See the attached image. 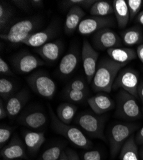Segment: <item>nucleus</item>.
Returning a JSON list of instances; mask_svg holds the SVG:
<instances>
[{
  "instance_id": "obj_1",
  "label": "nucleus",
  "mask_w": 143,
  "mask_h": 160,
  "mask_svg": "<svg viewBox=\"0 0 143 160\" xmlns=\"http://www.w3.org/2000/svg\"><path fill=\"white\" fill-rule=\"evenodd\" d=\"M112 60L104 58L99 62L96 73L93 78L92 88L94 92H105L110 93L119 72L126 65Z\"/></svg>"
},
{
  "instance_id": "obj_2",
  "label": "nucleus",
  "mask_w": 143,
  "mask_h": 160,
  "mask_svg": "<svg viewBox=\"0 0 143 160\" xmlns=\"http://www.w3.org/2000/svg\"><path fill=\"white\" fill-rule=\"evenodd\" d=\"M48 109L51 126L57 133L66 138L70 142L80 148L89 149L93 148V143L84 135L82 131L76 127L60 121L49 104L48 105Z\"/></svg>"
},
{
  "instance_id": "obj_3",
  "label": "nucleus",
  "mask_w": 143,
  "mask_h": 160,
  "mask_svg": "<svg viewBox=\"0 0 143 160\" xmlns=\"http://www.w3.org/2000/svg\"><path fill=\"white\" fill-rule=\"evenodd\" d=\"M43 23L39 17H33L14 24L6 33H2L1 38L11 43H23L30 36L36 33Z\"/></svg>"
},
{
  "instance_id": "obj_4",
  "label": "nucleus",
  "mask_w": 143,
  "mask_h": 160,
  "mask_svg": "<svg viewBox=\"0 0 143 160\" xmlns=\"http://www.w3.org/2000/svg\"><path fill=\"white\" fill-rule=\"evenodd\" d=\"M138 125L132 123H119L115 124L110 129L109 135L110 151L112 158H115L122 148L125 142L130 137Z\"/></svg>"
},
{
  "instance_id": "obj_5",
  "label": "nucleus",
  "mask_w": 143,
  "mask_h": 160,
  "mask_svg": "<svg viewBox=\"0 0 143 160\" xmlns=\"http://www.w3.org/2000/svg\"><path fill=\"white\" fill-rule=\"evenodd\" d=\"M115 115L121 118L134 121L141 117V113L136 98L124 90L121 89L117 96Z\"/></svg>"
},
{
  "instance_id": "obj_6",
  "label": "nucleus",
  "mask_w": 143,
  "mask_h": 160,
  "mask_svg": "<svg viewBox=\"0 0 143 160\" xmlns=\"http://www.w3.org/2000/svg\"><path fill=\"white\" fill-rule=\"evenodd\" d=\"M27 81L33 91L38 96L48 99L54 97L57 90L56 84L46 73L37 71L30 75Z\"/></svg>"
},
{
  "instance_id": "obj_7",
  "label": "nucleus",
  "mask_w": 143,
  "mask_h": 160,
  "mask_svg": "<svg viewBox=\"0 0 143 160\" xmlns=\"http://www.w3.org/2000/svg\"><path fill=\"white\" fill-rule=\"evenodd\" d=\"M105 118L90 113L84 112L77 117L76 122L87 134L93 138L105 141L104 135Z\"/></svg>"
},
{
  "instance_id": "obj_8",
  "label": "nucleus",
  "mask_w": 143,
  "mask_h": 160,
  "mask_svg": "<svg viewBox=\"0 0 143 160\" xmlns=\"http://www.w3.org/2000/svg\"><path fill=\"white\" fill-rule=\"evenodd\" d=\"M139 74L133 68H123L117 76L112 86L113 90L121 88L136 99L139 98L137 88L139 84Z\"/></svg>"
},
{
  "instance_id": "obj_9",
  "label": "nucleus",
  "mask_w": 143,
  "mask_h": 160,
  "mask_svg": "<svg viewBox=\"0 0 143 160\" xmlns=\"http://www.w3.org/2000/svg\"><path fill=\"white\" fill-rule=\"evenodd\" d=\"M98 56L99 53L87 40H84L82 49V59L87 81L89 84L92 83L96 71Z\"/></svg>"
},
{
  "instance_id": "obj_10",
  "label": "nucleus",
  "mask_w": 143,
  "mask_h": 160,
  "mask_svg": "<svg viewBox=\"0 0 143 160\" xmlns=\"http://www.w3.org/2000/svg\"><path fill=\"white\" fill-rule=\"evenodd\" d=\"M93 42L96 49L107 51L109 49L121 47V38L115 32L106 28L94 33Z\"/></svg>"
},
{
  "instance_id": "obj_11",
  "label": "nucleus",
  "mask_w": 143,
  "mask_h": 160,
  "mask_svg": "<svg viewBox=\"0 0 143 160\" xmlns=\"http://www.w3.org/2000/svg\"><path fill=\"white\" fill-rule=\"evenodd\" d=\"M114 25L115 21L112 17L93 16L82 20L78 30L81 35H88L101 29L112 27Z\"/></svg>"
},
{
  "instance_id": "obj_12",
  "label": "nucleus",
  "mask_w": 143,
  "mask_h": 160,
  "mask_svg": "<svg viewBox=\"0 0 143 160\" xmlns=\"http://www.w3.org/2000/svg\"><path fill=\"white\" fill-rule=\"evenodd\" d=\"M12 63L18 72L27 74L44 65L45 62L30 52H23L12 58Z\"/></svg>"
},
{
  "instance_id": "obj_13",
  "label": "nucleus",
  "mask_w": 143,
  "mask_h": 160,
  "mask_svg": "<svg viewBox=\"0 0 143 160\" xmlns=\"http://www.w3.org/2000/svg\"><path fill=\"white\" fill-rule=\"evenodd\" d=\"M0 155L3 159L7 160L27 159L26 145H24L19 137L16 135L8 144L2 149Z\"/></svg>"
},
{
  "instance_id": "obj_14",
  "label": "nucleus",
  "mask_w": 143,
  "mask_h": 160,
  "mask_svg": "<svg viewBox=\"0 0 143 160\" xmlns=\"http://www.w3.org/2000/svg\"><path fill=\"white\" fill-rule=\"evenodd\" d=\"M30 98L29 92L27 90L23 89L12 96L6 104L8 117L10 118H15L27 103Z\"/></svg>"
},
{
  "instance_id": "obj_15",
  "label": "nucleus",
  "mask_w": 143,
  "mask_h": 160,
  "mask_svg": "<svg viewBox=\"0 0 143 160\" xmlns=\"http://www.w3.org/2000/svg\"><path fill=\"white\" fill-rule=\"evenodd\" d=\"M57 28L56 26L51 24L46 29L33 33L22 44L30 47L39 48L49 42L48 41L56 35L57 33Z\"/></svg>"
},
{
  "instance_id": "obj_16",
  "label": "nucleus",
  "mask_w": 143,
  "mask_h": 160,
  "mask_svg": "<svg viewBox=\"0 0 143 160\" xmlns=\"http://www.w3.org/2000/svg\"><path fill=\"white\" fill-rule=\"evenodd\" d=\"M47 122L46 115L40 110L26 112L19 118V123L33 129H40Z\"/></svg>"
},
{
  "instance_id": "obj_17",
  "label": "nucleus",
  "mask_w": 143,
  "mask_h": 160,
  "mask_svg": "<svg viewBox=\"0 0 143 160\" xmlns=\"http://www.w3.org/2000/svg\"><path fill=\"white\" fill-rule=\"evenodd\" d=\"M87 102L91 110L98 115L112 110L115 106L113 100L109 96L103 94H98L89 98Z\"/></svg>"
},
{
  "instance_id": "obj_18",
  "label": "nucleus",
  "mask_w": 143,
  "mask_h": 160,
  "mask_svg": "<svg viewBox=\"0 0 143 160\" xmlns=\"http://www.w3.org/2000/svg\"><path fill=\"white\" fill-rule=\"evenodd\" d=\"M62 50V44L60 41L49 42L46 44L37 48L35 51L38 53L44 60L49 62L57 60Z\"/></svg>"
},
{
  "instance_id": "obj_19",
  "label": "nucleus",
  "mask_w": 143,
  "mask_h": 160,
  "mask_svg": "<svg viewBox=\"0 0 143 160\" xmlns=\"http://www.w3.org/2000/svg\"><path fill=\"white\" fill-rule=\"evenodd\" d=\"M85 12L83 9L79 7H73L69 8L66 21L64 23V31L67 34L73 33L79 28Z\"/></svg>"
},
{
  "instance_id": "obj_20",
  "label": "nucleus",
  "mask_w": 143,
  "mask_h": 160,
  "mask_svg": "<svg viewBox=\"0 0 143 160\" xmlns=\"http://www.w3.org/2000/svg\"><path fill=\"white\" fill-rule=\"evenodd\" d=\"M107 52L112 60L120 63L127 64L137 57V52L135 50L128 48H112L108 49Z\"/></svg>"
},
{
  "instance_id": "obj_21",
  "label": "nucleus",
  "mask_w": 143,
  "mask_h": 160,
  "mask_svg": "<svg viewBox=\"0 0 143 160\" xmlns=\"http://www.w3.org/2000/svg\"><path fill=\"white\" fill-rule=\"evenodd\" d=\"M112 4L118 27L121 29L126 28L130 21V12L126 1L114 0Z\"/></svg>"
},
{
  "instance_id": "obj_22",
  "label": "nucleus",
  "mask_w": 143,
  "mask_h": 160,
  "mask_svg": "<svg viewBox=\"0 0 143 160\" xmlns=\"http://www.w3.org/2000/svg\"><path fill=\"white\" fill-rule=\"evenodd\" d=\"M24 140L29 152L36 153L46 141L44 132L27 131L24 134Z\"/></svg>"
},
{
  "instance_id": "obj_23",
  "label": "nucleus",
  "mask_w": 143,
  "mask_h": 160,
  "mask_svg": "<svg viewBox=\"0 0 143 160\" xmlns=\"http://www.w3.org/2000/svg\"><path fill=\"white\" fill-rule=\"evenodd\" d=\"M79 63V57L76 52H69L65 55L60 61L59 67L60 73L67 76L71 75L76 69Z\"/></svg>"
},
{
  "instance_id": "obj_24",
  "label": "nucleus",
  "mask_w": 143,
  "mask_h": 160,
  "mask_svg": "<svg viewBox=\"0 0 143 160\" xmlns=\"http://www.w3.org/2000/svg\"><path fill=\"white\" fill-rule=\"evenodd\" d=\"M120 160H139L137 144L132 135L124 143L120 151Z\"/></svg>"
},
{
  "instance_id": "obj_25",
  "label": "nucleus",
  "mask_w": 143,
  "mask_h": 160,
  "mask_svg": "<svg viewBox=\"0 0 143 160\" xmlns=\"http://www.w3.org/2000/svg\"><path fill=\"white\" fill-rule=\"evenodd\" d=\"M121 38L124 44L128 46L140 44L143 42V33L140 27L135 26L121 33Z\"/></svg>"
},
{
  "instance_id": "obj_26",
  "label": "nucleus",
  "mask_w": 143,
  "mask_h": 160,
  "mask_svg": "<svg viewBox=\"0 0 143 160\" xmlns=\"http://www.w3.org/2000/svg\"><path fill=\"white\" fill-rule=\"evenodd\" d=\"M77 107L73 104L64 102L60 104L57 109V116L62 122L70 124L76 113Z\"/></svg>"
},
{
  "instance_id": "obj_27",
  "label": "nucleus",
  "mask_w": 143,
  "mask_h": 160,
  "mask_svg": "<svg viewBox=\"0 0 143 160\" xmlns=\"http://www.w3.org/2000/svg\"><path fill=\"white\" fill-rule=\"evenodd\" d=\"M113 13V4L107 1H96L90 8V14L93 16L107 17Z\"/></svg>"
},
{
  "instance_id": "obj_28",
  "label": "nucleus",
  "mask_w": 143,
  "mask_h": 160,
  "mask_svg": "<svg viewBox=\"0 0 143 160\" xmlns=\"http://www.w3.org/2000/svg\"><path fill=\"white\" fill-rule=\"evenodd\" d=\"M14 15V10L7 3H0V28L2 32L6 28Z\"/></svg>"
},
{
  "instance_id": "obj_29",
  "label": "nucleus",
  "mask_w": 143,
  "mask_h": 160,
  "mask_svg": "<svg viewBox=\"0 0 143 160\" xmlns=\"http://www.w3.org/2000/svg\"><path fill=\"white\" fill-rule=\"evenodd\" d=\"M16 87L14 83L6 78H1L0 79V95L2 99L8 101L15 94Z\"/></svg>"
},
{
  "instance_id": "obj_30",
  "label": "nucleus",
  "mask_w": 143,
  "mask_h": 160,
  "mask_svg": "<svg viewBox=\"0 0 143 160\" xmlns=\"http://www.w3.org/2000/svg\"><path fill=\"white\" fill-rule=\"evenodd\" d=\"M63 151V146H53L42 154L41 160H59Z\"/></svg>"
},
{
  "instance_id": "obj_31",
  "label": "nucleus",
  "mask_w": 143,
  "mask_h": 160,
  "mask_svg": "<svg viewBox=\"0 0 143 160\" xmlns=\"http://www.w3.org/2000/svg\"><path fill=\"white\" fill-rule=\"evenodd\" d=\"M65 96L66 99L73 102H80L85 99L87 96V92L66 90Z\"/></svg>"
},
{
  "instance_id": "obj_32",
  "label": "nucleus",
  "mask_w": 143,
  "mask_h": 160,
  "mask_svg": "<svg viewBox=\"0 0 143 160\" xmlns=\"http://www.w3.org/2000/svg\"><path fill=\"white\" fill-rule=\"evenodd\" d=\"M96 2V0H66L62 2V3L64 7L66 8L79 7L82 8H89L91 7Z\"/></svg>"
},
{
  "instance_id": "obj_33",
  "label": "nucleus",
  "mask_w": 143,
  "mask_h": 160,
  "mask_svg": "<svg viewBox=\"0 0 143 160\" xmlns=\"http://www.w3.org/2000/svg\"><path fill=\"white\" fill-rule=\"evenodd\" d=\"M126 3L130 12V21H132V20L139 14L143 1L142 0H128Z\"/></svg>"
},
{
  "instance_id": "obj_34",
  "label": "nucleus",
  "mask_w": 143,
  "mask_h": 160,
  "mask_svg": "<svg viewBox=\"0 0 143 160\" xmlns=\"http://www.w3.org/2000/svg\"><path fill=\"white\" fill-rule=\"evenodd\" d=\"M14 128L2 125L0 128V146L2 148L3 145L10 138Z\"/></svg>"
},
{
  "instance_id": "obj_35",
  "label": "nucleus",
  "mask_w": 143,
  "mask_h": 160,
  "mask_svg": "<svg viewBox=\"0 0 143 160\" xmlns=\"http://www.w3.org/2000/svg\"><path fill=\"white\" fill-rule=\"evenodd\" d=\"M66 90H73L87 92V87L84 80L80 79H76L68 84Z\"/></svg>"
},
{
  "instance_id": "obj_36",
  "label": "nucleus",
  "mask_w": 143,
  "mask_h": 160,
  "mask_svg": "<svg viewBox=\"0 0 143 160\" xmlns=\"http://www.w3.org/2000/svg\"><path fill=\"white\" fill-rule=\"evenodd\" d=\"M82 160H102V155L98 150H90L83 154Z\"/></svg>"
},
{
  "instance_id": "obj_37",
  "label": "nucleus",
  "mask_w": 143,
  "mask_h": 160,
  "mask_svg": "<svg viewBox=\"0 0 143 160\" xmlns=\"http://www.w3.org/2000/svg\"><path fill=\"white\" fill-rule=\"evenodd\" d=\"M0 72L7 76H14L8 63L2 58H0Z\"/></svg>"
},
{
  "instance_id": "obj_38",
  "label": "nucleus",
  "mask_w": 143,
  "mask_h": 160,
  "mask_svg": "<svg viewBox=\"0 0 143 160\" xmlns=\"http://www.w3.org/2000/svg\"><path fill=\"white\" fill-rule=\"evenodd\" d=\"M11 2L18 8L25 11L28 10L31 6L30 2L27 0H12Z\"/></svg>"
},
{
  "instance_id": "obj_39",
  "label": "nucleus",
  "mask_w": 143,
  "mask_h": 160,
  "mask_svg": "<svg viewBox=\"0 0 143 160\" xmlns=\"http://www.w3.org/2000/svg\"><path fill=\"white\" fill-rule=\"evenodd\" d=\"M66 152L68 157V160H80L79 155L74 150L68 149Z\"/></svg>"
},
{
  "instance_id": "obj_40",
  "label": "nucleus",
  "mask_w": 143,
  "mask_h": 160,
  "mask_svg": "<svg viewBox=\"0 0 143 160\" xmlns=\"http://www.w3.org/2000/svg\"><path fill=\"white\" fill-rule=\"evenodd\" d=\"M8 117V113L6 108V106L3 103V99L0 101V118L3 119Z\"/></svg>"
},
{
  "instance_id": "obj_41",
  "label": "nucleus",
  "mask_w": 143,
  "mask_h": 160,
  "mask_svg": "<svg viewBox=\"0 0 143 160\" xmlns=\"http://www.w3.org/2000/svg\"><path fill=\"white\" fill-rule=\"evenodd\" d=\"M135 140L137 145H143V127L137 133Z\"/></svg>"
},
{
  "instance_id": "obj_42",
  "label": "nucleus",
  "mask_w": 143,
  "mask_h": 160,
  "mask_svg": "<svg viewBox=\"0 0 143 160\" xmlns=\"http://www.w3.org/2000/svg\"><path fill=\"white\" fill-rule=\"evenodd\" d=\"M31 7L34 8H42L43 7L44 2L43 0H30Z\"/></svg>"
},
{
  "instance_id": "obj_43",
  "label": "nucleus",
  "mask_w": 143,
  "mask_h": 160,
  "mask_svg": "<svg viewBox=\"0 0 143 160\" xmlns=\"http://www.w3.org/2000/svg\"><path fill=\"white\" fill-rule=\"evenodd\" d=\"M137 94H138L139 98L143 102V81L142 80H141L139 84V86L137 88Z\"/></svg>"
},
{
  "instance_id": "obj_44",
  "label": "nucleus",
  "mask_w": 143,
  "mask_h": 160,
  "mask_svg": "<svg viewBox=\"0 0 143 160\" xmlns=\"http://www.w3.org/2000/svg\"><path fill=\"white\" fill-rule=\"evenodd\" d=\"M137 55L139 60L143 63V44H140L137 49Z\"/></svg>"
},
{
  "instance_id": "obj_45",
  "label": "nucleus",
  "mask_w": 143,
  "mask_h": 160,
  "mask_svg": "<svg viewBox=\"0 0 143 160\" xmlns=\"http://www.w3.org/2000/svg\"><path fill=\"white\" fill-rule=\"evenodd\" d=\"M136 21L140 25L143 26V10L140 12L139 14L137 16Z\"/></svg>"
},
{
  "instance_id": "obj_46",
  "label": "nucleus",
  "mask_w": 143,
  "mask_h": 160,
  "mask_svg": "<svg viewBox=\"0 0 143 160\" xmlns=\"http://www.w3.org/2000/svg\"><path fill=\"white\" fill-rule=\"evenodd\" d=\"M59 160H68V157L66 154V151H64L61 154L60 158H59Z\"/></svg>"
},
{
  "instance_id": "obj_47",
  "label": "nucleus",
  "mask_w": 143,
  "mask_h": 160,
  "mask_svg": "<svg viewBox=\"0 0 143 160\" xmlns=\"http://www.w3.org/2000/svg\"><path fill=\"white\" fill-rule=\"evenodd\" d=\"M139 156L141 158L142 160H143V145H142V147L140 148V152H139Z\"/></svg>"
},
{
  "instance_id": "obj_48",
  "label": "nucleus",
  "mask_w": 143,
  "mask_h": 160,
  "mask_svg": "<svg viewBox=\"0 0 143 160\" xmlns=\"http://www.w3.org/2000/svg\"><path fill=\"white\" fill-rule=\"evenodd\" d=\"M3 160H7V159H3ZM14 160H19V159H14Z\"/></svg>"
}]
</instances>
